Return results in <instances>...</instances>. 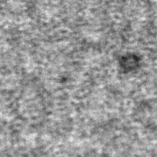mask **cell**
<instances>
[]
</instances>
